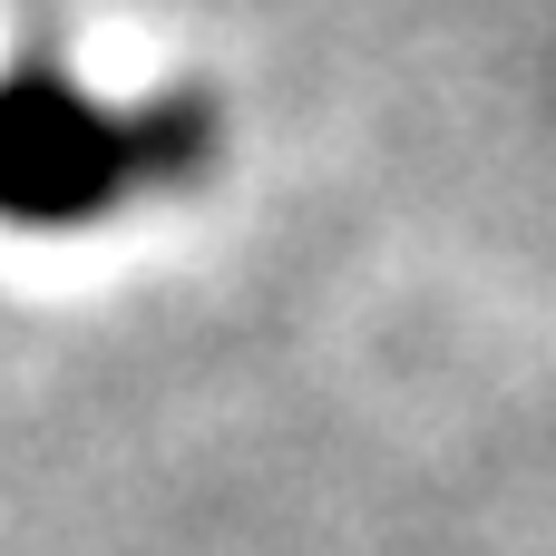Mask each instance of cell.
<instances>
[{
  "label": "cell",
  "mask_w": 556,
  "mask_h": 556,
  "mask_svg": "<svg viewBox=\"0 0 556 556\" xmlns=\"http://www.w3.org/2000/svg\"><path fill=\"white\" fill-rule=\"evenodd\" d=\"M205 166H215L205 98L98 108L59 49H20L0 68V225L20 235H78L137 195L195 186Z\"/></svg>",
  "instance_id": "cell-1"
}]
</instances>
